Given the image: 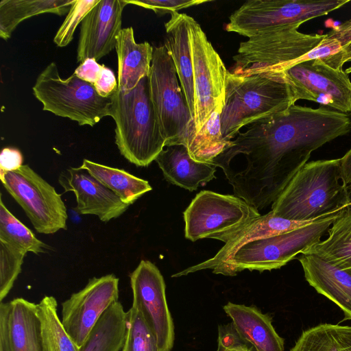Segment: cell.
I'll return each mask as SVG.
<instances>
[{
  "instance_id": "6da1fadb",
  "label": "cell",
  "mask_w": 351,
  "mask_h": 351,
  "mask_svg": "<svg viewBox=\"0 0 351 351\" xmlns=\"http://www.w3.org/2000/svg\"><path fill=\"white\" fill-rule=\"evenodd\" d=\"M350 131L348 114L293 104L250 125L213 162L234 195L259 210L275 202L313 151Z\"/></svg>"
},
{
  "instance_id": "7a4b0ae2",
  "label": "cell",
  "mask_w": 351,
  "mask_h": 351,
  "mask_svg": "<svg viewBox=\"0 0 351 351\" xmlns=\"http://www.w3.org/2000/svg\"><path fill=\"white\" fill-rule=\"evenodd\" d=\"M348 206L341 158L307 162L271 204L274 215L295 221H315Z\"/></svg>"
},
{
  "instance_id": "3957f363",
  "label": "cell",
  "mask_w": 351,
  "mask_h": 351,
  "mask_svg": "<svg viewBox=\"0 0 351 351\" xmlns=\"http://www.w3.org/2000/svg\"><path fill=\"white\" fill-rule=\"evenodd\" d=\"M295 103L290 86L282 76L237 75L228 70L220 115L223 138L231 141L243 127L283 112Z\"/></svg>"
},
{
  "instance_id": "277c9868",
  "label": "cell",
  "mask_w": 351,
  "mask_h": 351,
  "mask_svg": "<svg viewBox=\"0 0 351 351\" xmlns=\"http://www.w3.org/2000/svg\"><path fill=\"white\" fill-rule=\"evenodd\" d=\"M121 154L138 167H147L166 146L151 99L149 76L132 90L112 95L111 116Z\"/></svg>"
},
{
  "instance_id": "5b68a950",
  "label": "cell",
  "mask_w": 351,
  "mask_h": 351,
  "mask_svg": "<svg viewBox=\"0 0 351 351\" xmlns=\"http://www.w3.org/2000/svg\"><path fill=\"white\" fill-rule=\"evenodd\" d=\"M346 208L332 212L294 230L252 241L242 246L228 261L214 269L213 272L233 276L244 269L263 272L280 269L298 254H302L308 247L321 241L335 220Z\"/></svg>"
},
{
  "instance_id": "8992f818",
  "label": "cell",
  "mask_w": 351,
  "mask_h": 351,
  "mask_svg": "<svg viewBox=\"0 0 351 351\" xmlns=\"http://www.w3.org/2000/svg\"><path fill=\"white\" fill-rule=\"evenodd\" d=\"M302 24L271 28L241 42L229 71L237 75L282 76L281 73L293 61L316 47L326 36L299 32Z\"/></svg>"
},
{
  "instance_id": "52a82bcc",
  "label": "cell",
  "mask_w": 351,
  "mask_h": 351,
  "mask_svg": "<svg viewBox=\"0 0 351 351\" xmlns=\"http://www.w3.org/2000/svg\"><path fill=\"white\" fill-rule=\"evenodd\" d=\"M32 90L43 110L69 118L80 125L93 127L104 117L111 116L112 96H100L93 84L74 73L61 78L55 62L38 75Z\"/></svg>"
},
{
  "instance_id": "ba28073f",
  "label": "cell",
  "mask_w": 351,
  "mask_h": 351,
  "mask_svg": "<svg viewBox=\"0 0 351 351\" xmlns=\"http://www.w3.org/2000/svg\"><path fill=\"white\" fill-rule=\"evenodd\" d=\"M173 60L164 45L154 48L149 75L151 99L166 146L184 145L195 127L179 85Z\"/></svg>"
},
{
  "instance_id": "9c48e42d",
  "label": "cell",
  "mask_w": 351,
  "mask_h": 351,
  "mask_svg": "<svg viewBox=\"0 0 351 351\" xmlns=\"http://www.w3.org/2000/svg\"><path fill=\"white\" fill-rule=\"evenodd\" d=\"M184 237L191 241L213 239L223 242L261 215L235 195L202 191L183 213Z\"/></svg>"
},
{
  "instance_id": "30bf717a",
  "label": "cell",
  "mask_w": 351,
  "mask_h": 351,
  "mask_svg": "<svg viewBox=\"0 0 351 351\" xmlns=\"http://www.w3.org/2000/svg\"><path fill=\"white\" fill-rule=\"evenodd\" d=\"M349 2L350 0H250L230 16L225 29L249 38L271 28L304 23Z\"/></svg>"
},
{
  "instance_id": "8fae6325",
  "label": "cell",
  "mask_w": 351,
  "mask_h": 351,
  "mask_svg": "<svg viewBox=\"0 0 351 351\" xmlns=\"http://www.w3.org/2000/svg\"><path fill=\"white\" fill-rule=\"evenodd\" d=\"M0 180L38 232L49 234L66 229L68 216L61 195L29 165L0 170Z\"/></svg>"
},
{
  "instance_id": "7c38bea8",
  "label": "cell",
  "mask_w": 351,
  "mask_h": 351,
  "mask_svg": "<svg viewBox=\"0 0 351 351\" xmlns=\"http://www.w3.org/2000/svg\"><path fill=\"white\" fill-rule=\"evenodd\" d=\"M194 82V125L200 130L212 113L225 102L228 70L200 25L189 17Z\"/></svg>"
},
{
  "instance_id": "4fadbf2b",
  "label": "cell",
  "mask_w": 351,
  "mask_h": 351,
  "mask_svg": "<svg viewBox=\"0 0 351 351\" xmlns=\"http://www.w3.org/2000/svg\"><path fill=\"white\" fill-rule=\"evenodd\" d=\"M281 74L290 86L295 102L305 99L343 112H351V81L342 69L316 58L297 63Z\"/></svg>"
},
{
  "instance_id": "5bb4252c",
  "label": "cell",
  "mask_w": 351,
  "mask_h": 351,
  "mask_svg": "<svg viewBox=\"0 0 351 351\" xmlns=\"http://www.w3.org/2000/svg\"><path fill=\"white\" fill-rule=\"evenodd\" d=\"M119 282L114 274L93 277L62 303V323L79 349L106 311L119 301Z\"/></svg>"
},
{
  "instance_id": "9a60e30c",
  "label": "cell",
  "mask_w": 351,
  "mask_h": 351,
  "mask_svg": "<svg viewBox=\"0 0 351 351\" xmlns=\"http://www.w3.org/2000/svg\"><path fill=\"white\" fill-rule=\"evenodd\" d=\"M133 306L143 315L156 337L159 351H171L174 326L165 293V282L158 268L142 260L130 276Z\"/></svg>"
},
{
  "instance_id": "2e32d148",
  "label": "cell",
  "mask_w": 351,
  "mask_h": 351,
  "mask_svg": "<svg viewBox=\"0 0 351 351\" xmlns=\"http://www.w3.org/2000/svg\"><path fill=\"white\" fill-rule=\"evenodd\" d=\"M125 0H99L81 23L77 61H97L116 47Z\"/></svg>"
},
{
  "instance_id": "e0dca14e",
  "label": "cell",
  "mask_w": 351,
  "mask_h": 351,
  "mask_svg": "<svg viewBox=\"0 0 351 351\" xmlns=\"http://www.w3.org/2000/svg\"><path fill=\"white\" fill-rule=\"evenodd\" d=\"M58 181L64 191L73 192L81 215H93L108 222L124 213L130 205L82 168L71 167L62 172Z\"/></svg>"
},
{
  "instance_id": "ac0fdd59",
  "label": "cell",
  "mask_w": 351,
  "mask_h": 351,
  "mask_svg": "<svg viewBox=\"0 0 351 351\" xmlns=\"http://www.w3.org/2000/svg\"><path fill=\"white\" fill-rule=\"evenodd\" d=\"M315 221L287 219L274 215L271 210L267 214L255 218L248 224L228 237L223 242L224 245L213 258L189 267L171 276L180 277L204 269L213 270L228 261L242 246L252 241L294 230L309 225Z\"/></svg>"
},
{
  "instance_id": "d6986e66",
  "label": "cell",
  "mask_w": 351,
  "mask_h": 351,
  "mask_svg": "<svg viewBox=\"0 0 351 351\" xmlns=\"http://www.w3.org/2000/svg\"><path fill=\"white\" fill-rule=\"evenodd\" d=\"M298 260L307 282L336 304L345 319H351V273L314 255L302 254Z\"/></svg>"
},
{
  "instance_id": "ffe728a7",
  "label": "cell",
  "mask_w": 351,
  "mask_h": 351,
  "mask_svg": "<svg viewBox=\"0 0 351 351\" xmlns=\"http://www.w3.org/2000/svg\"><path fill=\"white\" fill-rule=\"evenodd\" d=\"M223 308L241 338L256 351H284L285 339L276 331L269 314L254 306L232 302Z\"/></svg>"
},
{
  "instance_id": "44dd1931",
  "label": "cell",
  "mask_w": 351,
  "mask_h": 351,
  "mask_svg": "<svg viewBox=\"0 0 351 351\" xmlns=\"http://www.w3.org/2000/svg\"><path fill=\"white\" fill-rule=\"evenodd\" d=\"M189 17L184 13L171 14L165 23L164 45L174 63L177 75L193 120L194 119V82L191 57ZM194 122V121H193Z\"/></svg>"
},
{
  "instance_id": "7402d4cb",
  "label": "cell",
  "mask_w": 351,
  "mask_h": 351,
  "mask_svg": "<svg viewBox=\"0 0 351 351\" xmlns=\"http://www.w3.org/2000/svg\"><path fill=\"white\" fill-rule=\"evenodd\" d=\"M165 147L155 160L168 182L193 191L215 178L214 163L193 160L184 145Z\"/></svg>"
},
{
  "instance_id": "603a6c76",
  "label": "cell",
  "mask_w": 351,
  "mask_h": 351,
  "mask_svg": "<svg viewBox=\"0 0 351 351\" xmlns=\"http://www.w3.org/2000/svg\"><path fill=\"white\" fill-rule=\"evenodd\" d=\"M118 89L127 93L148 77L153 58V47L148 42L138 43L132 27L123 28L118 36Z\"/></svg>"
},
{
  "instance_id": "cb8c5ba5",
  "label": "cell",
  "mask_w": 351,
  "mask_h": 351,
  "mask_svg": "<svg viewBox=\"0 0 351 351\" xmlns=\"http://www.w3.org/2000/svg\"><path fill=\"white\" fill-rule=\"evenodd\" d=\"M8 337L11 351H45L36 304L22 298L9 302Z\"/></svg>"
},
{
  "instance_id": "d4e9b609",
  "label": "cell",
  "mask_w": 351,
  "mask_h": 351,
  "mask_svg": "<svg viewBox=\"0 0 351 351\" xmlns=\"http://www.w3.org/2000/svg\"><path fill=\"white\" fill-rule=\"evenodd\" d=\"M328 237L312 245L302 254L314 255L351 273V206L335 220Z\"/></svg>"
},
{
  "instance_id": "484cf974",
  "label": "cell",
  "mask_w": 351,
  "mask_h": 351,
  "mask_svg": "<svg viewBox=\"0 0 351 351\" xmlns=\"http://www.w3.org/2000/svg\"><path fill=\"white\" fill-rule=\"evenodd\" d=\"M75 0H1L0 36L3 40L23 21L43 13L62 16L69 12Z\"/></svg>"
},
{
  "instance_id": "4316f807",
  "label": "cell",
  "mask_w": 351,
  "mask_h": 351,
  "mask_svg": "<svg viewBox=\"0 0 351 351\" xmlns=\"http://www.w3.org/2000/svg\"><path fill=\"white\" fill-rule=\"evenodd\" d=\"M80 167L86 170L124 203L130 206L152 189L147 180L136 177L123 169L101 165L87 159L83 160Z\"/></svg>"
},
{
  "instance_id": "83f0119b",
  "label": "cell",
  "mask_w": 351,
  "mask_h": 351,
  "mask_svg": "<svg viewBox=\"0 0 351 351\" xmlns=\"http://www.w3.org/2000/svg\"><path fill=\"white\" fill-rule=\"evenodd\" d=\"M127 324V312L118 301L101 317L81 351H120Z\"/></svg>"
},
{
  "instance_id": "f1b7e54d",
  "label": "cell",
  "mask_w": 351,
  "mask_h": 351,
  "mask_svg": "<svg viewBox=\"0 0 351 351\" xmlns=\"http://www.w3.org/2000/svg\"><path fill=\"white\" fill-rule=\"evenodd\" d=\"M223 107L215 109L199 132H195V128L189 132L186 147L193 160L213 162L230 146L232 140H224L221 130L220 115Z\"/></svg>"
},
{
  "instance_id": "f546056e",
  "label": "cell",
  "mask_w": 351,
  "mask_h": 351,
  "mask_svg": "<svg viewBox=\"0 0 351 351\" xmlns=\"http://www.w3.org/2000/svg\"><path fill=\"white\" fill-rule=\"evenodd\" d=\"M289 351H351V326L321 324L310 328Z\"/></svg>"
},
{
  "instance_id": "4dcf8cb0",
  "label": "cell",
  "mask_w": 351,
  "mask_h": 351,
  "mask_svg": "<svg viewBox=\"0 0 351 351\" xmlns=\"http://www.w3.org/2000/svg\"><path fill=\"white\" fill-rule=\"evenodd\" d=\"M45 351H81L71 339L58 315V302L45 296L36 304Z\"/></svg>"
},
{
  "instance_id": "1f68e13d",
  "label": "cell",
  "mask_w": 351,
  "mask_h": 351,
  "mask_svg": "<svg viewBox=\"0 0 351 351\" xmlns=\"http://www.w3.org/2000/svg\"><path fill=\"white\" fill-rule=\"evenodd\" d=\"M0 240L21 251L36 254L43 253L49 247L14 216L5 207L0 195Z\"/></svg>"
},
{
  "instance_id": "d6a6232c",
  "label": "cell",
  "mask_w": 351,
  "mask_h": 351,
  "mask_svg": "<svg viewBox=\"0 0 351 351\" xmlns=\"http://www.w3.org/2000/svg\"><path fill=\"white\" fill-rule=\"evenodd\" d=\"M121 351H159L157 341L140 311L132 306L127 312L125 341Z\"/></svg>"
},
{
  "instance_id": "836d02e7",
  "label": "cell",
  "mask_w": 351,
  "mask_h": 351,
  "mask_svg": "<svg viewBox=\"0 0 351 351\" xmlns=\"http://www.w3.org/2000/svg\"><path fill=\"white\" fill-rule=\"evenodd\" d=\"M26 253L0 240V302H3L21 272Z\"/></svg>"
},
{
  "instance_id": "e575fe53",
  "label": "cell",
  "mask_w": 351,
  "mask_h": 351,
  "mask_svg": "<svg viewBox=\"0 0 351 351\" xmlns=\"http://www.w3.org/2000/svg\"><path fill=\"white\" fill-rule=\"evenodd\" d=\"M99 1L75 0L53 38V42L57 46L63 47L70 43L77 26Z\"/></svg>"
},
{
  "instance_id": "d590c367",
  "label": "cell",
  "mask_w": 351,
  "mask_h": 351,
  "mask_svg": "<svg viewBox=\"0 0 351 351\" xmlns=\"http://www.w3.org/2000/svg\"><path fill=\"white\" fill-rule=\"evenodd\" d=\"M128 4H134L146 9L153 10L156 14L161 16L169 13L178 12V10L189 7L207 3L208 0H125Z\"/></svg>"
},
{
  "instance_id": "8d00e7d4",
  "label": "cell",
  "mask_w": 351,
  "mask_h": 351,
  "mask_svg": "<svg viewBox=\"0 0 351 351\" xmlns=\"http://www.w3.org/2000/svg\"><path fill=\"white\" fill-rule=\"evenodd\" d=\"M243 344L249 345L239 335L232 322L219 325L218 347L217 351H227Z\"/></svg>"
},
{
  "instance_id": "74e56055",
  "label": "cell",
  "mask_w": 351,
  "mask_h": 351,
  "mask_svg": "<svg viewBox=\"0 0 351 351\" xmlns=\"http://www.w3.org/2000/svg\"><path fill=\"white\" fill-rule=\"evenodd\" d=\"M93 86L97 93L103 97H111L118 90V82L113 71L104 65L101 75Z\"/></svg>"
},
{
  "instance_id": "f35d334b",
  "label": "cell",
  "mask_w": 351,
  "mask_h": 351,
  "mask_svg": "<svg viewBox=\"0 0 351 351\" xmlns=\"http://www.w3.org/2000/svg\"><path fill=\"white\" fill-rule=\"evenodd\" d=\"M104 64L94 58H87L75 69L74 74L81 80L94 84L101 75Z\"/></svg>"
},
{
  "instance_id": "ab89813d",
  "label": "cell",
  "mask_w": 351,
  "mask_h": 351,
  "mask_svg": "<svg viewBox=\"0 0 351 351\" xmlns=\"http://www.w3.org/2000/svg\"><path fill=\"white\" fill-rule=\"evenodd\" d=\"M23 165V156L15 148L5 147L0 154V170L10 171L19 169Z\"/></svg>"
},
{
  "instance_id": "60d3db41",
  "label": "cell",
  "mask_w": 351,
  "mask_h": 351,
  "mask_svg": "<svg viewBox=\"0 0 351 351\" xmlns=\"http://www.w3.org/2000/svg\"><path fill=\"white\" fill-rule=\"evenodd\" d=\"M326 36L337 40L341 48L351 44V19L333 27Z\"/></svg>"
},
{
  "instance_id": "b9f144b4",
  "label": "cell",
  "mask_w": 351,
  "mask_h": 351,
  "mask_svg": "<svg viewBox=\"0 0 351 351\" xmlns=\"http://www.w3.org/2000/svg\"><path fill=\"white\" fill-rule=\"evenodd\" d=\"M9 302H0V351H11L8 337Z\"/></svg>"
},
{
  "instance_id": "7bdbcfd3",
  "label": "cell",
  "mask_w": 351,
  "mask_h": 351,
  "mask_svg": "<svg viewBox=\"0 0 351 351\" xmlns=\"http://www.w3.org/2000/svg\"><path fill=\"white\" fill-rule=\"evenodd\" d=\"M341 171L343 184H351V148L341 158Z\"/></svg>"
},
{
  "instance_id": "ee69618b",
  "label": "cell",
  "mask_w": 351,
  "mask_h": 351,
  "mask_svg": "<svg viewBox=\"0 0 351 351\" xmlns=\"http://www.w3.org/2000/svg\"><path fill=\"white\" fill-rule=\"evenodd\" d=\"M339 60L342 66L346 62L351 61V44L345 48H342L339 53ZM345 71L347 74L350 73L351 66L346 69Z\"/></svg>"
},
{
  "instance_id": "f6af8a7d",
  "label": "cell",
  "mask_w": 351,
  "mask_h": 351,
  "mask_svg": "<svg viewBox=\"0 0 351 351\" xmlns=\"http://www.w3.org/2000/svg\"><path fill=\"white\" fill-rule=\"evenodd\" d=\"M227 351H252V346L247 344H243L228 350Z\"/></svg>"
},
{
  "instance_id": "bcb514c9",
  "label": "cell",
  "mask_w": 351,
  "mask_h": 351,
  "mask_svg": "<svg viewBox=\"0 0 351 351\" xmlns=\"http://www.w3.org/2000/svg\"><path fill=\"white\" fill-rule=\"evenodd\" d=\"M347 192H348V204L351 206V184L347 186Z\"/></svg>"
}]
</instances>
